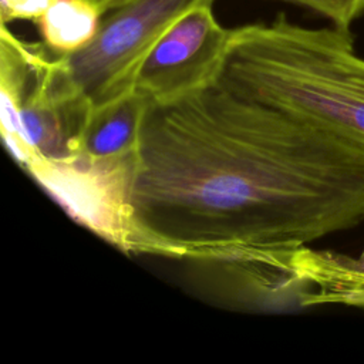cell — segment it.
Instances as JSON below:
<instances>
[{
    "instance_id": "4",
    "label": "cell",
    "mask_w": 364,
    "mask_h": 364,
    "mask_svg": "<svg viewBox=\"0 0 364 364\" xmlns=\"http://www.w3.org/2000/svg\"><path fill=\"white\" fill-rule=\"evenodd\" d=\"M138 151L94 158L80 152L50 161L34 158L24 169L81 226L131 253V191Z\"/></svg>"
},
{
    "instance_id": "2",
    "label": "cell",
    "mask_w": 364,
    "mask_h": 364,
    "mask_svg": "<svg viewBox=\"0 0 364 364\" xmlns=\"http://www.w3.org/2000/svg\"><path fill=\"white\" fill-rule=\"evenodd\" d=\"M218 82L364 138V58L355 53L348 28H310L284 14L230 28Z\"/></svg>"
},
{
    "instance_id": "1",
    "label": "cell",
    "mask_w": 364,
    "mask_h": 364,
    "mask_svg": "<svg viewBox=\"0 0 364 364\" xmlns=\"http://www.w3.org/2000/svg\"><path fill=\"white\" fill-rule=\"evenodd\" d=\"M363 222L364 138L219 82L151 105L131 191V253L290 250Z\"/></svg>"
},
{
    "instance_id": "3",
    "label": "cell",
    "mask_w": 364,
    "mask_h": 364,
    "mask_svg": "<svg viewBox=\"0 0 364 364\" xmlns=\"http://www.w3.org/2000/svg\"><path fill=\"white\" fill-rule=\"evenodd\" d=\"M216 0H131L101 18L94 38L70 54H54L44 75L57 102H84L90 111L135 91L136 75L164 31L186 10Z\"/></svg>"
},
{
    "instance_id": "9",
    "label": "cell",
    "mask_w": 364,
    "mask_h": 364,
    "mask_svg": "<svg viewBox=\"0 0 364 364\" xmlns=\"http://www.w3.org/2000/svg\"><path fill=\"white\" fill-rule=\"evenodd\" d=\"M311 9L330 18L334 26L348 28L364 14V0H283Z\"/></svg>"
},
{
    "instance_id": "8",
    "label": "cell",
    "mask_w": 364,
    "mask_h": 364,
    "mask_svg": "<svg viewBox=\"0 0 364 364\" xmlns=\"http://www.w3.org/2000/svg\"><path fill=\"white\" fill-rule=\"evenodd\" d=\"M293 263L304 286L301 307H309L311 296L326 287L364 283V250L358 257H351L338 252L301 246L293 250Z\"/></svg>"
},
{
    "instance_id": "7",
    "label": "cell",
    "mask_w": 364,
    "mask_h": 364,
    "mask_svg": "<svg viewBox=\"0 0 364 364\" xmlns=\"http://www.w3.org/2000/svg\"><path fill=\"white\" fill-rule=\"evenodd\" d=\"M101 18L102 13L88 0H55L37 24L51 53L70 54L94 38Z\"/></svg>"
},
{
    "instance_id": "10",
    "label": "cell",
    "mask_w": 364,
    "mask_h": 364,
    "mask_svg": "<svg viewBox=\"0 0 364 364\" xmlns=\"http://www.w3.org/2000/svg\"><path fill=\"white\" fill-rule=\"evenodd\" d=\"M321 304H340L364 310V283L336 284L314 293L309 301V307Z\"/></svg>"
},
{
    "instance_id": "11",
    "label": "cell",
    "mask_w": 364,
    "mask_h": 364,
    "mask_svg": "<svg viewBox=\"0 0 364 364\" xmlns=\"http://www.w3.org/2000/svg\"><path fill=\"white\" fill-rule=\"evenodd\" d=\"M55 0H0V21H37Z\"/></svg>"
},
{
    "instance_id": "5",
    "label": "cell",
    "mask_w": 364,
    "mask_h": 364,
    "mask_svg": "<svg viewBox=\"0 0 364 364\" xmlns=\"http://www.w3.org/2000/svg\"><path fill=\"white\" fill-rule=\"evenodd\" d=\"M212 4L181 14L159 37L136 75L135 91L152 105H172L218 84L230 28L215 17Z\"/></svg>"
},
{
    "instance_id": "6",
    "label": "cell",
    "mask_w": 364,
    "mask_h": 364,
    "mask_svg": "<svg viewBox=\"0 0 364 364\" xmlns=\"http://www.w3.org/2000/svg\"><path fill=\"white\" fill-rule=\"evenodd\" d=\"M149 100L132 94L91 112L82 135V152L94 158L118 156L136 152Z\"/></svg>"
},
{
    "instance_id": "12",
    "label": "cell",
    "mask_w": 364,
    "mask_h": 364,
    "mask_svg": "<svg viewBox=\"0 0 364 364\" xmlns=\"http://www.w3.org/2000/svg\"><path fill=\"white\" fill-rule=\"evenodd\" d=\"M88 1H91L104 16L105 13H108V11H111V10L119 7V6H122V4H125L131 0H88Z\"/></svg>"
}]
</instances>
